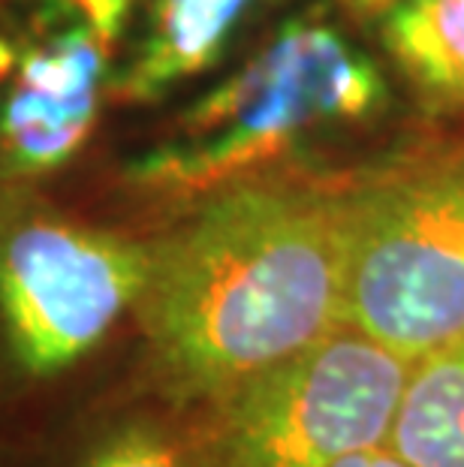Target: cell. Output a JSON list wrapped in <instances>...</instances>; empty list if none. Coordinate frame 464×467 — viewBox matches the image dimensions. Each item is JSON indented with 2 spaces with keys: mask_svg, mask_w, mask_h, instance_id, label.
Here are the masks:
<instances>
[{
  "mask_svg": "<svg viewBox=\"0 0 464 467\" xmlns=\"http://www.w3.org/2000/svg\"><path fill=\"white\" fill-rule=\"evenodd\" d=\"M387 446L410 467H464V341L410 362Z\"/></svg>",
  "mask_w": 464,
  "mask_h": 467,
  "instance_id": "9c48e42d",
  "label": "cell"
},
{
  "mask_svg": "<svg viewBox=\"0 0 464 467\" xmlns=\"http://www.w3.org/2000/svg\"><path fill=\"white\" fill-rule=\"evenodd\" d=\"M410 362L353 326L217 395L211 467H335L389 437Z\"/></svg>",
  "mask_w": 464,
  "mask_h": 467,
  "instance_id": "277c9868",
  "label": "cell"
},
{
  "mask_svg": "<svg viewBox=\"0 0 464 467\" xmlns=\"http://www.w3.org/2000/svg\"><path fill=\"white\" fill-rule=\"evenodd\" d=\"M344 323L407 362L464 341V145L359 182Z\"/></svg>",
  "mask_w": 464,
  "mask_h": 467,
  "instance_id": "3957f363",
  "label": "cell"
},
{
  "mask_svg": "<svg viewBox=\"0 0 464 467\" xmlns=\"http://www.w3.org/2000/svg\"><path fill=\"white\" fill-rule=\"evenodd\" d=\"M359 182L295 166L239 178L151 238L136 305L154 371L214 401L344 326Z\"/></svg>",
  "mask_w": 464,
  "mask_h": 467,
  "instance_id": "6da1fadb",
  "label": "cell"
},
{
  "mask_svg": "<svg viewBox=\"0 0 464 467\" xmlns=\"http://www.w3.org/2000/svg\"><path fill=\"white\" fill-rule=\"evenodd\" d=\"M419 100L464 109V0H356Z\"/></svg>",
  "mask_w": 464,
  "mask_h": 467,
  "instance_id": "ba28073f",
  "label": "cell"
},
{
  "mask_svg": "<svg viewBox=\"0 0 464 467\" xmlns=\"http://www.w3.org/2000/svg\"><path fill=\"white\" fill-rule=\"evenodd\" d=\"M151 242L48 208L0 202V356L52 380L103 344L142 299Z\"/></svg>",
  "mask_w": 464,
  "mask_h": 467,
  "instance_id": "5b68a950",
  "label": "cell"
},
{
  "mask_svg": "<svg viewBox=\"0 0 464 467\" xmlns=\"http://www.w3.org/2000/svg\"><path fill=\"white\" fill-rule=\"evenodd\" d=\"M82 467H193V462L154 425H124L108 434Z\"/></svg>",
  "mask_w": 464,
  "mask_h": 467,
  "instance_id": "30bf717a",
  "label": "cell"
},
{
  "mask_svg": "<svg viewBox=\"0 0 464 467\" xmlns=\"http://www.w3.org/2000/svg\"><path fill=\"white\" fill-rule=\"evenodd\" d=\"M335 467H410L401 455H395L387 443L383 446H374V450H362V452H353L347 455L344 462H338Z\"/></svg>",
  "mask_w": 464,
  "mask_h": 467,
  "instance_id": "8fae6325",
  "label": "cell"
},
{
  "mask_svg": "<svg viewBox=\"0 0 464 467\" xmlns=\"http://www.w3.org/2000/svg\"><path fill=\"white\" fill-rule=\"evenodd\" d=\"M136 0H0V187L52 175L88 142Z\"/></svg>",
  "mask_w": 464,
  "mask_h": 467,
  "instance_id": "8992f818",
  "label": "cell"
},
{
  "mask_svg": "<svg viewBox=\"0 0 464 467\" xmlns=\"http://www.w3.org/2000/svg\"><path fill=\"white\" fill-rule=\"evenodd\" d=\"M253 0H136L142 31L115 78V94L151 103L209 69Z\"/></svg>",
  "mask_w": 464,
  "mask_h": 467,
  "instance_id": "52a82bcc",
  "label": "cell"
},
{
  "mask_svg": "<svg viewBox=\"0 0 464 467\" xmlns=\"http://www.w3.org/2000/svg\"><path fill=\"white\" fill-rule=\"evenodd\" d=\"M387 103V78L356 43L320 18H293L239 73L191 106L130 182L154 200L202 193L284 169L302 148L365 124Z\"/></svg>",
  "mask_w": 464,
  "mask_h": 467,
  "instance_id": "7a4b0ae2",
  "label": "cell"
}]
</instances>
